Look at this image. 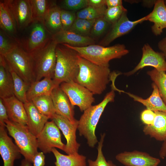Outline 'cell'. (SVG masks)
Here are the masks:
<instances>
[{
    "label": "cell",
    "mask_w": 166,
    "mask_h": 166,
    "mask_svg": "<svg viewBox=\"0 0 166 166\" xmlns=\"http://www.w3.org/2000/svg\"><path fill=\"white\" fill-rule=\"evenodd\" d=\"M78 63L79 70L75 81L93 94H101L110 80L111 73L109 66L97 65L80 55Z\"/></svg>",
    "instance_id": "obj_1"
},
{
    "label": "cell",
    "mask_w": 166,
    "mask_h": 166,
    "mask_svg": "<svg viewBox=\"0 0 166 166\" xmlns=\"http://www.w3.org/2000/svg\"><path fill=\"white\" fill-rule=\"evenodd\" d=\"M56 63L53 79L59 86L62 83L75 81L79 70L78 53L62 44L56 49Z\"/></svg>",
    "instance_id": "obj_2"
},
{
    "label": "cell",
    "mask_w": 166,
    "mask_h": 166,
    "mask_svg": "<svg viewBox=\"0 0 166 166\" xmlns=\"http://www.w3.org/2000/svg\"><path fill=\"white\" fill-rule=\"evenodd\" d=\"M115 93L113 89L108 93L99 103L92 105L84 111L78 121L77 129L80 136L87 140L89 146L93 148L97 143L95 130L100 117L107 105L114 101Z\"/></svg>",
    "instance_id": "obj_3"
},
{
    "label": "cell",
    "mask_w": 166,
    "mask_h": 166,
    "mask_svg": "<svg viewBox=\"0 0 166 166\" xmlns=\"http://www.w3.org/2000/svg\"><path fill=\"white\" fill-rule=\"evenodd\" d=\"M62 44L77 51L81 57L97 65L109 66L110 61L120 58L129 53L124 45L117 44L106 47L93 44L84 47H75L67 44Z\"/></svg>",
    "instance_id": "obj_4"
},
{
    "label": "cell",
    "mask_w": 166,
    "mask_h": 166,
    "mask_svg": "<svg viewBox=\"0 0 166 166\" xmlns=\"http://www.w3.org/2000/svg\"><path fill=\"white\" fill-rule=\"evenodd\" d=\"M8 133L14 140L16 145L25 159L33 163V159L38 152L37 137L26 125L11 121L5 122Z\"/></svg>",
    "instance_id": "obj_5"
},
{
    "label": "cell",
    "mask_w": 166,
    "mask_h": 166,
    "mask_svg": "<svg viewBox=\"0 0 166 166\" xmlns=\"http://www.w3.org/2000/svg\"><path fill=\"white\" fill-rule=\"evenodd\" d=\"M57 45L52 39L43 47L30 53L33 61L35 81L45 77L53 78L56 63Z\"/></svg>",
    "instance_id": "obj_6"
},
{
    "label": "cell",
    "mask_w": 166,
    "mask_h": 166,
    "mask_svg": "<svg viewBox=\"0 0 166 166\" xmlns=\"http://www.w3.org/2000/svg\"><path fill=\"white\" fill-rule=\"evenodd\" d=\"M3 56L9 66L26 83L30 85L35 81L31 56L20 45Z\"/></svg>",
    "instance_id": "obj_7"
},
{
    "label": "cell",
    "mask_w": 166,
    "mask_h": 166,
    "mask_svg": "<svg viewBox=\"0 0 166 166\" xmlns=\"http://www.w3.org/2000/svg\"><path fill=\"white\" fill-rule=\"evenodd\" d=\"M26 36L18 39L21 46L27 52L31 53L45 45L52 38V35L48 31L42 22L34 21L28 27Z\"/></svg>",
    "instance_id": "obj_8"
},
{
    "label": "cell",
    "mask_w": 166,
    "mask_h": 166,
    "mask_svg": "<svg viewBox=\"0 0 166 166\" xmlns=\"http://www.w3.org/2000/svg\"><path fill=\"white\" fill-rule=\"evenodd\" d=\"M60 86L69 97L72 105L78 106L82 112L91 106L94 101V94L75 81L63 82Z\"/></svg>",
    "instance_id": "obj_9"
},
{
    "label": "cell",
    "mask_w": 166,
    "mask_h": 166,
    "mask_svg": "<svg viewBox=\"0 0 166 166\" xmlns=\"http://www.w3.org/2000/svg\"><path fill=\"white\" fill-rule=\"evenodd\" d=\"M37 138L38 148L44 153L51 152L53 148L64 151L65 144L61 141L59 128L52 120L46 123Z\"/></svg>",
    "instance_id": "obj_10"
},
{
    "label": "cell",
    "mask_w": 166,
    "mask_h": 166,
    "mask_svg": "<svg viewBox=\"0 0 166 166\" xmlns=\"http://www.w3.org/2000/svg\"><path fill=\"white\" fill-rule=\"evenodd\" d=\"M51 120L62 132L66 140L64 151L68 155L78 153L80 146L76 140V132L78 128V121L72 123L66 118L56 113Z\"/></svg>",
    "instance_id": "obj_11"
},
{
    "label": "cell",
    "mask_w": 166,
    "mask_h": 166,
    "mask_svg": "<svg viewBox=\"0 0 166 166\" xmlns=\"http://www.w3.org/2000/svg\"><path fill=\"white\" fill-rule=\"evenodd\" d=\"M142 50L140 61L132 70L124 73L125 75H133L139 70L148 66L152 67L159 71L166 72V60L161 52L155 51L148 43L143 45Z\"/></svg>",
    "instance_id": "obj_12"
},
{
    "label": "cell",
    "mask_w": 166,
    "mask_h": 166,
    "mask_svg": "<svg viewBox=\"0 0 166 166\" xmlns=\"http://www.w3.org/2000/svg\"><path fill=\"white\" fill-rule=\"evenodd\" d=\"M18 30H22L33 21L30 0H6Z\"/></svg>",
    "instance_id": "obj_13"
},
{
    "label": "cell",
    "mask_w": 166,
    "mask_h": 166,
    "mask_svg": "<svg viewBox=\"0 0 166 166\" xmlns=\"http://www.w3.org/2000/svg\"><path fill=\"white\" fill-rule=\"evenodd\" d=\"M127 12H124L119 20L112 25L110 31L100 42L101 45L107 46L116 39L129 33L138 24L146 21V16L136 20L130 21L127 16Z\"/></svg>",
    "instance_id": "obj_14"
},
{
    "label": "cell",
    "mask_w": 166,
    "mask_h": 166,
    "mask_svg": "<svg viewBox=\"0 0 166 166\" xmlns=\"http://www.w3.org/2000/svg\"><path fill=\"white\" fill-rule=\"evenodd\" d=\"M6 128L5 125L0 124V154L3 166H14V160L20 159L21 154L8 135Z\"/></svg>",
    "instance_id": "obj_15"
},
{
    "label": "cell",
    "mask_w": 166,
    "mask_h": 166,
    "mask_svg": "<svg viewBox=\"0 0 166 166\" xmlns=\"http://www.w3.org/2000/svg\"><path fill=\"white\" fill-rule=\"evenodd\" d=\"M116 158L125 166H157L160 162L158 158L136 150L120 153L116 156Z\"/></svg>",
    "instance_id": "obj_16"
},
{
    "label": "cell",
    "mask_w": 166,
    "mask_h": 166,
    "mask_svg": "<svg viewBox=\"0 0 166 166\" xmlns=\"http://www.w3.org/2000/svg\"><path fill=\"white\" fill-rule=\"evenodd\" d=\"M50 95L56 114L66 118L72 123L78 121L74 117L73 106L60 85L53 89Z\"/></svg>",
    "instance_id": "obj_17"
},
{
    "label": "cell",
    "mask_w": 166,
    "mask_h": 166,
    "mask_svg": "<svg viewBox=\"0 0 166 166\" xmlns=\"http://www.w3.org/2000/svg\"><path fill=\"white\" fill-rule=\"evenodd\" d=\"M146 21L153 23L151 27L153 33L160 35L166 28V5L164 0H156L152 12L146 16Z\"/></svg>",
    "instance_id": "obj_18"
},
{
    "label": "cell",
    "mask_w": 166,
    "mask_h": 166,
    "mask_svg": "<svg viewBox=\"0 0 166 166\" xmlns=\"http://www.w3.org/2000/svg\"><path fill=\"white\" fill-rule=\"evenodd\" d=\"M2 99L9 120L26 125L27 117L24 103L14 95Z\"/></svg>",
    "instance_id": "obj_19"
},
{
    "label": "cell",
    "mask_w": 166,
    "mask_h": 166,
    "mask_svg": "<svg viewBox=\"0 0 166 166\" xmlns=\"http://www.w3.org/2000/svg\"><path fill=\"white\" fill-rule=\"evenodd\" d=\"M52 39L57 45L67 44L75 47L85 46L95 43L89 36L80 35L69 30H62L53 35Z\"/></svg>",
    "instance_id": "obj_20"
},
{
    "label": "cell",
    "mask_w": 166,
    "mask_h": 166,
    "mask_svg": "<svg viewBox=\"0 0 166 166\" xmlns=\"http://www.w3.org/2000/svg\"><path fill=\"white\" fill-rule=\"evenodd\" d=\"M27 117L26 125L36 137L40 133L49 118L42 114L31 101L24 103Z\"/></svg>",
    "instance_id": "obj_21"
},
{
    "label": "cell",
    "mask_w": 166,
    "mask_h": 166,
    "mask_svg": "<svg viewBox=\"0 0 166 166\" xmlns=\"http://www.w3.org/2000/svg\"><path fill=\"white\" fill-rule=\"evenodd\" d=\"M155 117L153 123L145 125L143 132L145 135L160 141L166 140V112H154Z\"/></svg>",
    "instance_id": "obj_22"
},
{
    "label": "cell",
    "mask_w": 166,
    "mask_h": 166,
    "mask_svg": "<svg viewBox=\"0 0 166 166\" xmlns=\"http://www.w3.org/2000/svg\"><path fill=\"white\" fill-rule=\"evenodd\" d=\"M153 91L150 96L146 99H144L140 97L133 94L121 91L123 93L127 94L128 96L133 99L134 101L138 102L142 104L146 107V109L152 111L166 112V105L161 98L156 85L153 82L152 84Z\"/></svg>",
    "instance_id": "obj_23"
},
{
    "label": "cell",
    "mask_w": 166,
    "mask_h": 166,
    "mask_svg": "<svg viewBox=\"0 0 166 166\" xmlns=\"http://www.w3.org/2000/svg\"><path fill=\"white\" fill-rule=\"evenodd\" d=\"M14 95L13 80L4 56L0 55V98Z\"/></svg>",
    "instance_id": "obj_24"
},
{
    "label": "cell",
    "mask_w": 166,
    "mask_h": 166,
    "mask_svg": "<svg viewBox=\"0 0 166 166\" xmlns=\"http://www.w3.org/2000/svg\"><path fill=\"white\" fill-rule=\"evenodd\" d=\"M57 86L53 79L49 77H45L42 80L35 81L30 85L27 92V100L31 101L38 96L50 95L53 89Z\"/></svg>",
    "instance_id": "obj_25"
},
{
    "label": "cell",
    "mask_w": 166,
    "mask_h": 166,
    "mask_svg": "<svg viewBox=\"0 0 166 166\" xmlns=\"http://www.w3.org/2000/svg\"><path fill=\"white\" fill-rule=\"evenodd\" d=\"M0 30L14 38L17 29L6 0L0 1Z\"/></svg>",
    "instance_id": "obj_26"
},
{
    "label": "cell",
    "mask_w": 166,
    "mask_h": 166,
    "mask_svg": "<svg viewBox=\"0 0 166 166\" xmlns=\"http://www.w3.org/2000/svg\"><path fill=\"white\" fill-rule=\"evenodd\" d=\"M61 9L53 1L43 21L48 31L53 35L62 30L61 19Z\"/></svg>",
    "instance_id": "obj_27"
},
{
    "label": "cell",
    "mask_w": 166,
    "mask_h": 166,
    "mask_svg": "<svg viewBox=\"0 0 166 166\" xmlns=\"http://www.w3.org/2000/svg\"><path fill=\"white\" fill-rule=\"evenodd\" d=\"M56 161L55 166H86V157L78 152L65 155L60 153L55 148L52 149Z\"/></svg>",
    "instance_id": "obj_28"
},
{
    "label": "cell",
    "mask_w": 166,
    "mask_h": 166,
    "mask_svg": "<svg viewBox=\"0 0 166 166\" xmlns=\"http://www.w3.org/2000/svg\"><path fill=\"white\" fill-rule=\"evenodd\" d=\"M32 102L38 110L42 115L52 119L56 113L50 95H43L36 97Z\"/></svg>",
    "instance_id": "obj_29"
},
{
    "label": "cell",
    "mask_w": 166,
    "mask_h": 166,
    "mask_svg": "<svg viewBox=\"0 0 166 166\" xmlns=\"http://www.w3.org/2000/svg\"><path fill=\"white\" fill-rule=\"evenodd\" d=\"M33 21L43 22L45 16L53 1L30 0Z\"/></svg>",
    "instance_id": "obj_30"
},
{
    "label": "cell",
    "mask_w": 166,
    "mask_h": 166,
    "mask_svg": "<svg viewBox=\"0 0 166 166\" xmlns=\"http://www.w3.org/2000/svg\"><path fill=\"white\" fill-rule=\"evenodd\" d=\"M8 66L13 80L14 95L23 103L28 102L26 93L30 85Z\"/></svg>",
    "instance_id": "obj_31"
},
{
    "label": "cell",
    "mask_w": 166,
    "mask_h": 166,
    "mask_svg": "<svg viewBox=\"0 0 166 166\" xmlns=\"http://www.w3.org/2000/svg\"><path fill=\"white\" fill-rule=\"evenodd\" d=\"M153 82L157 86L160 95L166 105V73L155 69L147 72Z\"/></svg>",
    "instance_id": "obj_32"
},
{
    "label": "cell",
    "mask_w": 166,
    "mask_h": 166,
    "mask_svg": "<svg viewBox=\"0 0 166 166\" xmlns=\"http://www.w3.org/2000/svg\"><path fill=\"white\" fill-rule=\"evenodd\" d=\"M96 20H88L76 18L72 25L68 30L80 35L88 36Z\"/></svg>",
    "instance_id": "obj_33"
},
{
    "label": "cell",
    "mask_w": 166,
    "mask_h": 166,
    "mask_svg": "<svg viewBox=\"0 0 166 166\" xmlns=\"http://www.w3.org/2000/svg\"><path fill=\"white\" fill-rule=\"evenodd\" d=\"M106 7L97 8L88 6L77 12L76 18L88 20L96 19L104 16Z\"/></svg>",
    "instance_id": "obj_34"
},
{
    "label": "cell",
    "mask_w": 166,
    "mask_h": 166,
    "mask_svg": "<svg viewBox=\"0 0 166 166\" xmlns=\"http://www.w3.org/2000/svg\"><path fill=\"white\" fill-rule=\"evenodd\" d=\"M19 45L18 39L12 37L2 30L0 31V55H3Z\"/></svg>",
    "instance_id": "obj_35"
},
{
    "label": "cell",
    "mask_w": 166,
    "mask_h": 166,
    "mask_svg": "<svg viewBox=\"0 0 166 166\" xmlns=\"http://www.w3.org/2000/svg\"><path fill=\"white\" fill-rule=\"evenodd\" d=\"M105 136V133L101 135L97 148L98 154L97 159L95 161L89 159L88 160L89 166H116L111 161H107L103 154L102 148Z\"/></svg>",
    "instance_id": "obj_36"
},
{
    "label": "cell",
    "mask_w": 166,
    "mask_h": 166,
    "mask_svg": "<svg viewBox=\"0 0 166 166\" xmlns=\"http://www.w3.org/2000/svg\"><path fill=\"white\" fill-rule=\"evenodd\" d=\"M127 11V10L123 5L107 8L104 17L108 22L112 25L119 20L124 12Z\"/></svg>",
    "instance_id": "obj_37"
},
{
    "label": "cell",
    "mask_w": 166,
    "mask_h": 166,
    "mask_svg": "<svg viewBox=\"0 0 166 166\" xmlns=\"http://www.w3.org/2000/svg\"><path fill=\"white\" fill-rule=\"evenodd\" d=\"M76 18V14L72 11L61 9V19L63 30H69Z\"/></svg>",
    "instance_id": "obj_38"
},
{
    "label": "cell",
    "mask_w": 166,
    "mask_h": 166,
    "mask_svg": "<svg viewBox=\"0 0 166 166\" xmlns=\"http://www.w3.org/2000/svg\"><path fill=\"white\" fill-rule=\"evenodd\" d=\"M88 6V0H64L61 3L62 7L68 10L82 9Z\"/></svg>",
    "instance_id": "obj_39"
},
{
    "label": "cell",
    "mask_w": 166,
    "mask_h": 166,
    "mask_svg": "<svg viewBox=\"0 0 166 166\" xmlns=\"http://www.w3.org/2000/svg\"><path fill=\"white\" fill-rule=\"evenodd\" d=\"M109 25L111 24L105 19L104 16L98 18L96 19L90 33L94 36H99L105 31Z\"/></svg>",
    "instance_id": "obj_40"
},
{
    "label": "cell",
    "mask_w": 166,
    "mask_h": 166,
    "mask_svg": "<svg viewBox=\"0 0 166 166\" xmlns=\"http://www.w3.org/2000/svg\"><path fill=\"white\" fill-rule=\"evenodd\" d=\"M155 117L154 112L146 109L141 112L140 119L145 125H149L153 123Z\"/></svg>",
    "instance_id": "obj_41"
},
{
    "label": "cell",
    "mask_w": 166,
    "mask_h": 166,
    "mask_svg": "<svg viewBox=\"0 0 166 166\" xmlns=\"http://www.w3.org/2000/svg\"><path fill=\"white\" fill-rule=\"evenodd\" d=\"M9 120L6 107L0 98V124L5 125V122Z\"/></svg>",
    "instance_id": "obj_42"
},
{
    "label": "cell",
    "mask_w": 166,
    "mask_h": 166,
    "mask_svg": "<svg viewBox=\"0 0 166 166\" xmlns=\"http://www.w3.org/2000/svg\"><path fill=\"white\" fill-rule=\"evenodd\" d=\"M42 152H38L33 159L34 166H44L45 164V156Z\"/></svg>",
    "instance_id": "obj_43"
},
{
    "label": "cell",
    "mask_w": 166,
    "mask_h": 166,
    "mask_svg": "<svg viewBox=\"0 0 166 166\" xmlns=\"http://www.w3.org/2000/svg\"><path fill=\"white\" fill-rule=\"evenodd\" d=\"M88 5L97 8L106 6L105 0H88Z\"/></svg>",
    "instance_id": "obj_44"
},
{
    "label": "cell",
    "mask_w": 166,
    "mask_h": 166,
    "mask_svg": "<svg viewBox=\"0 0 166 166\" xmlns=\"http://www.w3.org/2000/svg\"><path fill=\"white\" fill-rule=\"evenodd\" d=\"M105 3L107 8H113L123 5L121 0H105Z\"/></svg>",
    "instance_id": "obj_45"
},
{
    "label": "cell",
    "mask_w": 166,
    "mask_h": 166,
    "mask_svg": "<svg viewBox=\"0 0 166 166\" xmlns=\"http://www.w3.org/2000/svg\"><path fill=\"white\" fill-rule=\"evenodd\" d=\"M158 47L164 55L166 60V37L160 40L158 43Z\"/></svg>",
    "instance_id": "obj_46"
},
{
    "label": "cell",
    "mask_w": 166,
    "mask_h": 166,
    "mask_svg": "<svg viewBox=\"0 0 166 166\" xmlns=\"http://www.w3.org/2000/svg\"><path fill=\"white\" fill-rule=\"evenodd\" d=\"M160 158L164 159L166 157V140L164 141L159 152Z\"/></svg>",
    "instance_id": "obj_47"
},
{
    "label": "cell",
    "mask_w": 166,
    "mask_h": 166,
    "mask_svg": "<svg viewBox=\"0 0 166 166\" xmlns=\"http://www.w3.org/2000/svg\"><path fill=\"white\" fill-rule=\"evenodd\" d=\"M143 2L144 5L146 6H151L154 5L156 0H144Z\"/></svg>",
    "instance_id": "obj_48"
},
{
    "label": "cell",
    "mask_w": 166,
    "mask_h": 166,
    "mask_svg": "<svg viewBox=\"0 0 166 166\" xmlns=\"http://www.w3.org/2000/svg\"><path fill=\"white\" fill-rule=\"evenodd\" d=\"M31 163L25 159L22 160L20 166H32Z\"/></svg>",
    "instance_id": "obj_49"
},
{
    "label": "cell",
    "mask_w": 166,
    "mask_h": 166,
    "mask_svg": "<svg viewBox=\"0 0 166 166\" xmlns=\"http://www.w3.org/2000/svg\"><path fill=\"white\" fill-rule=\"evenodd\" d=\"M164 2L165 4L166 5V0H164Z\"/></svg>",
    "instance_id": "obj_50"
}]
</instances>
